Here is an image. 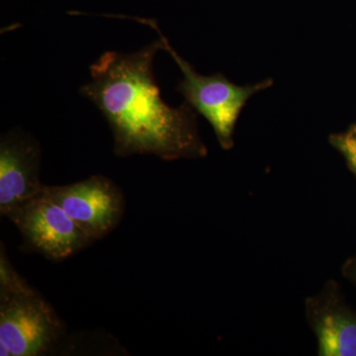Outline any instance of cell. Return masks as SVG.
<instances>
[{"mask_svg":"<svg viewBox=\"0 0 356 356\" xmlns=\"http://www.w3.org/2000/svg\"><path fill=\"white\" fill-rule=\"evenodd\" d=\"M161 39L132 54L108 51L90 65L91 81L81 93L102 111L114 138V154H153L165 161L206 158L197 112L185 102L170 107L154 76Z\"/></svg>","mask_w":356,"mask_h":356,"instance_id":"cell-1","label":"cell"},{"mask_svg":"<svg viewBox=\"0 0 356 356\" xmlns=\"http://www.w3.org/2000/svg\"><path fill=\"white\" fill-rule=\"evenodd\" d=\"M44 193L95 242L106 238L120 224L126 201L120 187L104 175L62 186L44 185Z\"/></svg>","mask_w":356,"mask_h":356,"instance_id":"cell-5","label":"cell"},{"mask_svg":"<svg viewBox=\"0 0 356 356\" xmlns=\"http://www.w3.org/2000/svg\"><path fill=\"white\" fill-rule=\"evenodd\" d=\"M65 325L53 306L0 257V355L41 356L57 350Z\"/></svg>","mask_w":356,"mask_h":356,"instance_id":"cell-2","label":"cell"},{"mask_svg":"<svg viewBox=\"0 0 356 356\" xmlns=\"http://www.w3.org/2000/svg\"><path fill=\"white\" fill-rule=\"evenodd\" d=\"M41 147L36 139L13 130L0 140V215L8 216L44 191L40 179Z\"/></svg>","mask_w":356,"mask_h":356,"instance_id":"cell-6","label":"cell"},{"mask_svg":"<svg viewBox=\"0 0 356 356\" xmlns=\"http://www.w3.org/2000/svg\"><path fill=\"white\" fill-rule=\"evenodd\" d=\"M305 316L317 337L318 355L356 356V316L341 305L332 281L305 300Z\"/></svg>","mask_w":356,"mask_h":356,"instance_id":"cell-7","label":"cell"},{"mask_svg":"<svg viewBox=\"0 0 356 356\" xmlns=\"http://www.w3.org/2000/svg\"><path fill=\"white\" fill-rule=\"evenodd\" d=\"M329 140L332 146L343 154L350 170L356 175V124L346 132L332 134Z\"/></svg>","mask_w":356,"mask_h":356,"instance_id":"cell-8","label":"cell"},{"mask_svg":"<svg viewBox=\"0 0 356 356\" xmlns=\"http://www.w3.org/2000/svg\"><path fill=\"white\" fill-rule=\"evenodd\" d=\"M348 273L350 274V277L353 278V280L356 281V264L350 266Z\"/></svg>","mask_w":356,"mask_h":356,"instance_id":"cell-9","label":"cell"},{"mask_svg":"<svg viewBox=\"0 0 356 356\" xmlns=\"http://www.w3.org/2000/svg\"><path fill=\"white\" fill-rule=\"evenodd\" d=\"M7 218L19 229L21 252L41 254L50 261H64L95 242L44 191Z\"/></svg>","mask_w":356,"mask_h":356,"instance_id":"cell-4","label":"cell"},{"mask_svg":"<svg viewBox=\"0 0 356 356\" xmlns=\"http://www.w3.org/2000/svg\"><path fill=\"white\" fill-rule=\"evenodd\" d=\"M156 30L163 43V51H168L184 74V79L177 86L178 92L184 96L185 102L197 113L205 117L216 134L222 149H231L235 145L234 133L243 107L252 96L273 86V79H266L250 86H236L221 72L205 76L198 74L194 67L172 48L168 38L159 30L156 21L133 18Z\"/></svg>","mask_w":356,"mask_h":356,"instance_id":"cell-3","label":"cell"}]
</instances>
